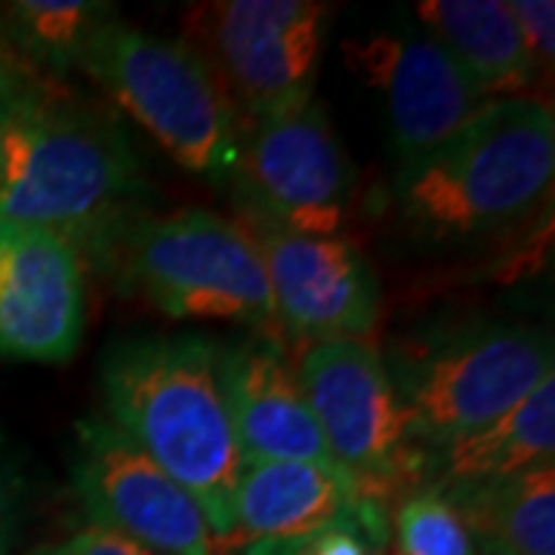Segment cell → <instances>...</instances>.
<instances>
[{"instance_id": "cell-1", "label": "cell", "mask_w": 555, "mask_h": 555, "mask_svg": "<svg viewBox=\"0 0 555 555\" xmlns=\"http://www.w3.org/2000/svg\"><path fill=\"white\" fill-rule=\"evenodd\" d=\"M105 423L195 496L219 543L235 534L244 454L235 438L222 346L195 334L118 343L100 371Z\"/></svg>"}, {"instance_id": "cell-2", "label": "cell", "mask_w": 555, "mask_h": 555, "mask_svg": "<svg viewBox=\"0 0 555 555\" xmlns=\"http://www.w3.org/2000/svg\"><path fill=\"white\" fill-rule=\"evenodd\" d=\"M553 177V105L513 96L481 105L433 152L401 164L392 195L416 238L454 244L521 222L550 195Z\"/></svg>"}, {"instance_id": "cell-3", "label": "cell", "mask_w": 555, "mask_h": 555, "mask_svg": "<svg viewBox=\"0 0 555 555\" xmlns=\"http://www.w3.org/2000/svg\"><path fill=\"white\" fill-rule=\"evenodd\" d=\"M0 222L56 232L105 257L145 192L137 152L115 124L53 100L0 112Z\"/></svg>"}, {"instance_id": "cell-4", "label": "cell", "mask_w": 555, "mask_h": 555, "mask_svg": "<svg viewBox=\"0 0 555 555\" xmlns=\"http://www.w3.org/2000/svg\"><path fill=\"white\" fill-rule=\"evenodd\" d=\"M78 68L182 170L210 182L232 177L244 127L210 65L185 40L112 20L87 43Z\"/></svg>"}, {"instance_id": "cell-5", "label": "cell", "mask_w": 555, "mask_h": 555, "mask_svg": "<svg viewBox=\"0 0 555 555\" xmlns=\"http://www.w3.org/2000/svg\"><path fill=\"white\" fill-rule=\"evenodd\" d=\"M105 257L120 281L173 321H229L281 339L257 241L238 219L210 210L137 217Z\"/></svg>"}, {"instance_id": "cell-6", "label": "cell", "mask_w": 555, "mask_h": 555, "mask_svg": "<svg viewBox=\"0 0 555 555\" xmlns=\"http://www.w3.org/2000/svg\"><path fill=\"white\" fill-rule=\"evenodd\" d=\"M386 367L420 444L433 454L488 426L553 377V339L525 324L481 321L404 339L392 346Z\"/></svg>"}, {"instance_id": "cell-7", "label": "cell", "mask_w": 555, "mask_h": 555, "mask_svg": "<svg viewBox=\"0 0 555 555\" xmlns=\"http://www.w3.org/2000/svg\"><path fill=\"white\" fill-rule=\"evenodd\" d=\"M297 377L331 460L367 503L389 509L426 488L429 451L389 377L386 358L367 339H324L299 349Z\"/></svg>"}, {"instance_id": "cell-8", "label": "cell", "mask_w": 555, "mask_h": 555, "mask_svg": "<svg viewBox=\"0 0 555 555\" xmlns=\"http://www.w3.org/2000/svg\"><path fill=\"white\" fill-rule=\"evenodd\" d=\"M331 7L318 0H217L185 13V43L210 65L241 127L315 100Z\"/></svg>"}, {"instance_id": "cell-9", "label": "cell", "mask_w": 555, "mask_h": 555, "mask_svg": "<svg viewBox=\"0 0 555 555\" xmlns=\"http://www.w3.org/2000/svg\"><path fill=\"white\" fill-rule=\"evenodd\" d=\"M229 182L241 214L299 235H339L356 195V170L321 102L244 130Z\"/></svg>"}, {"instance_id": "cell-10", "label": "cell", "mask_w": 555, "mask_h": 555, "mask_svg": "<svg viewBox=\"0 0 555 555\" xmlns=\"http://www.w3.org/2000/svg\"><path fill=\"white\" fill-rule=\"evenodd\" d=\"M72 485L93 528L149 555H214L201 503L105 420L75 426Z\"/></svg>"}, {"instance_id": "cell-11", "label": "cell", "mask_w": 555, "mask_h": 555, "mask_svg": "<svg viewBox=\"0 0 555 555\" xmlns=\"http://www.w3.org/2000/svg\"><path fill=\"white\" fill-rule=\"evenodd\" d=\"M257 241L275 302L281 337L299 346L324 339H367L383 312L377 272L343 235H299L241 214Z\"/></svg>"}, {"instance_id": "cell-12", "label": "cell", "mask_w": 555, "mask_h": 555, "mask_svg": "<svg viewBox=\"0 0 555 555\" xmlns=\"http://www.w3.org/2000/svg\"><path fill=\"white\" fill-rule=\"evenodd\" d=\"M83 254L56 232L0 222V358L65 364L83 339Z\"/></svg>"}, {"instance_id": "cell-13", "label": "cell", "mask_w": 555, "mask_h": 555, "mask_svg": "<svg viewBox=\"0 0 555 555\" xmlns=\"http://www.w3.org/2000/svg\"><path fill=\"white\" fill-rule=\"evenodd\" d=\"M343 53L386 100L398 167L433 152L491 102L429 35L377 31L343 43Z\"/></svg>"}, {"instance_id": "cell-14", "label": "cell", "mask_w": 555, "mask_h": 555, "mask_svg": "<svg viewBox=\"0 0 555 555\" xmlns=\"http://www.w3.org/2000/svg\"><path fill=\"white\" fill-rule=\"evenodd\" d=\"M222 383L244 463H334L281 339L222 349Z\"/></svg>"}, {"instance_id": "cell-15", "label": "cell", "mask_w": 555, "mask_h": 555, "mask_svg": "<svg viewBox=\"0 0 555 555\" xmlns=\"http://www.w3.org/2000/svg\"><path fill=\"white\" fill-rule=\"evenodd\" d=\"M334 525H358L374 543L389 518L367 503L337 463H247L235 491V534L229 543H275Z\"/></svg>"}, {"instance_id": "cell-16", "label": "cell", "mask_w": 555, "mask_h": 555, "mask_svg": "<svg viewBox=\"0 0 555 555\" xmlns=\"http://www.w3.org/2000/svg\"><path fill=\"white\" fill-rule=\"evenodd\" d=\"M414 10L485 100L528 96L540 80L506 0H420Z\"/></svg>"}, {"instance_id": "cell-17", "label": "cell", "mask_w": 555, "mask_h": 555, "mask_svg": "<svg viewBox=\"0 0 555 555\" xmlns=\"http://www.w3.org/2000/svg\"><path fill=\"white\" fill-rule=\"evenodd\" d=\"M555 454V374L534 392L469 436L456 438L429 456L426 488H456L518 476L553 463Z\"/></svg>"}, {"instance_id": "cell-18", "label": "cell", "mask_w": 555, "mask_h": 555, "mask_svg": "<svg viewBox=\"0 0 555 555\" xmlns=\"http://www.w3.org/2000/svg\"><path fill=\"white\" fill-rule=\"evenodd\" d=\"M438 494L466 521L478 553L555 555V463Z\"/></svg>"}, {"instance_id": "cell-19", "label": "cell", "mask_w": 555, "mask_h": 555, "mask_svg": "<svg viewBox=\"0 0 555 555\" xmlns=\"http://www.w3.org/2000/svg\"><path fill=\"white\" fill-rule=\"evenodd\" d=\"M0 10L22 56L50 80L78 68L93 35L118 20L112 3L96 0H16Z\"/></svg>"}, {"instance_id": "cell-20", "label": "cell", "mask_w": 555, "mask_h": 555, "mask_svg": "<svg viewBox=\"0 0 555 555\" xmlns=\"http://www.w3.org/2000/svg\"><path fill=\"white\" fill-rule=\"evenodd\" d=\"M396 537L401 555H478L466 521L436 488L398 500Z\"/></svg>"}, {"instance_id": "cell-21", "label": "cell", "mask_w": 555, "mask_h": 555, "mask_svg": "<svg viewBox=\"0 0 555 555\" xmlns=\"http://www.w3.org/2000/svg\"><path fill=\"white\" fill-rule=\"evenodd\" d=\"M60 100V93L50 87V78H43L31 62L22 56L16 40L10 38V28L0 10V112H16L28 105Z\"/></svg>"}, {"instance_id": "cell-22", "label": "cell", "mask_w": 555, "mask_h": 555, "mask_svg": "<svg viewBox=\"0 0 555 555\" xmlns=\"http://www.w3.org/2000/svg\"><path fill=\"white\" fill-rule=\"evenodd\" d=\"M374 540L358 525H334L315 534L275 540V543H250L244 555H374Z\"/></svg>"}, {"instance_id": "cell-23", "label": "cell", "mask_w": 555, "mask_h": 555, "mask_svg": "<svg viewBox=\"0 0 555 555\" xmlns=\"http://www.w3.org/2000/svg\"><path fill=\"white\" fill-rule=\"evenodd\" d=\"M509 13L534 62L537 75H550L555 62V3L553 0H509Z\"/></svg>"}, {"instance_id": "cell-24", "label": "cell", "mask_w": 555, "mask_h": 555, "mask_svg": "<svg viewBox=\"0 0 555 555\" xmlns=\"http://www.w3.org/2000/svg\"><path fill=\"white\" fill-rule=\"evenodd\" d=\"M35 555H149L142 553L139 546L120 540L118 534H108L102 528H83L78 534L65 537L60 543H50V546H40Z\"/></svg>"}, {"instance_id": "cell-25", "label": "cell", "mask_w": 555, "mask_h": 555, "mask_svg": "<svg viewBox=\"0 0 555 555\" xmlns=\"http://www.w3.org/2000/svg\"><path fill=\"white\" fill-rule=\"evenodd\" d=\"M16 531H20V488L16 478L0 463V555L13 553Z\"/></svg>"}, {"instance_id": "cell-26", "label": "cell", "mask_w": 555, "mask_h": 555, "mask_svg": "<svg viewBox=\"0 0 555 555\" xmlns=\"http://www.w3.org/2000/svg\"><path fill=\"white\" fill-rule=\"evenodd\" d=\"M0 177H3V130H0Z\"/></svg>"}, {"instance_id": "cell-27", "label": "cell", "mask_w": 555, "mask_h": 555, "mask_svg": "<svg viewBox=\"0 0 555 555\" xmlns=\"http://www.w3.org/2000/svg\"><path fill=\"white\" fill-rule=\"evenodd\" d=\"M478 555H503V553H478Z\"/></svg>"}]
</instances>
